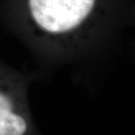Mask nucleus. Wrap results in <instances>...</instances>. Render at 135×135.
Listing matches in <instances>:
<instances>
[{
	"label": "nucleus",
	"mask_w": 135,
	"mask_h": 135,
	"mask_svg": "<svg viewBox=\"0 0 135 135\" xmlns=\"http://www.w3.org/2000/svg\"><path fill=\"white\" fill-rule=\"evenodd\" d=\"M29 118L23 97L14 85L0 84V135H26Z\"/></svg>",
	"instance_id": "2"
},
{
	"label": "nucleus",
	"mask_w": 135,
	"mask_h": 135,
	"mask_svg": "<svg viewBox=\"0 0 135 135\" xmlns=\"http://www.w3.org/2000/svg\"><path fill=\"white\" fill-rule=\"evenodd\" d=\"M96 0H28L34 23L44 33L62 36L75 31L90 16Z\"/></svg>",
	"instance_id": "1"
}]
</instances>
